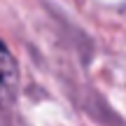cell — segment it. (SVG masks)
<instances>
[{
  "label": "cell",
  "instance_id": "obj_1",
  "mask_svg": "<svg viewBox=\"0 0 126 126\" xmlns=\"http://www.w3.org/2000/svg\"><path fill=\"white\" fill-rule=\"evenodd\" d=\"M19 91V65L14 54L7 49L2 40H0V112L9 110L14 105Z\"/></svg>",
  "mask_w": 126,
  "mask_h": 126
}]
</instances>
